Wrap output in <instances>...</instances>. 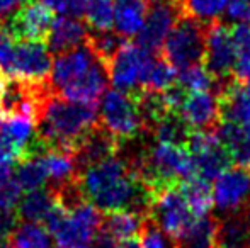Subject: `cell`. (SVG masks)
Segmentation results:
<instances>
[{
    "mask_svg": "<svg viewBox=\"0 0 250 248\" xmlns=\"http://www.w3.org/2000/svg\"><path fill=\"white\" fill-rule=\"evenodd\" d=\"M204 44H206V31L201 22L191 19H181L164 43L165 60L177 70L198 65L204 60Z\"/></svg>",
    "mask_w": 250,
    "mask_h": 248,
    "instance_id": "7",
    "label": "cell"
},
{
    "mask_svg": "<svg viewBox=\"0 0 250 248\" xmlns=\"http://www.w3.org/2000/svg\"><path fill=\"white\" fill-rule=\"evenodd\" d=\"M101 124L118 139L136 138L145 128L136 97L118 89L104 92L101 106Z\"/></svg>",
    "mask_w": 250,
    "mask_h": 248,
    "instance_id": "5",
    "label": "cell"
},
{
    "mask_svg": "<svg viewBox=\"0 0 250 248\" xmlns=\"http://www.w3.org/2000/svg\"><path fill=\"white\" fill-rule=\"evenodd\" d=\"M14 177H16L21 189L26 192L44 187L48 182V173L46 169H44L43 158L41 156H31V158L21 160Z\"/></svg>",
    "mask_w": 250,
    "mask_h": 248,
    "instance_id": "31",
    "label": "cell"
},
{
    "mask_svg": "<svg viewBox=\"0 0 250 248\" xmlns=\"http://www.w3.org/2000/svg\"><path fill=\"white\" fill-rule=\"evenodd\" d=\"M174 248H179V247H174Z\"/></svg>",
    "mask_w": 250,
    "mask_h": 248,
    "instance_id": "51",
    "label": "cell"
},
{
    "mask_svg": "<svg viewBox=\"0 0 250 248\" xmlns=\"http://www.w3.org/2000/svg\"><path fill=\"white\" fill-rule=\"evenodd\" d=\"M29 0H0V17H7Z\"/></svg>",
    "mask_w": 250,
    "mask_h": 248,
    "instance_id": "45",
    "label": "cell"
},
{
    "mask_svg": "<svg viewBox=\"0 0 250 248\" xmlns=\"http://www.w3.org/2000/svg\"><path fill=\"white\" fill-rule=\"evenodd\" d=\"M148 218L170 238H179L196 216L189 208L182 187L172 184L155 189Z\"/></svg>",
    "mask_w": 250,
    "mask_h": 248,
    "instance_id": "6",
    "label": "cell"
},
{
    "mask_svg": "<svg viewBox=\"0 0 250 248\" xmlns=\"http://www.w3.org/2000/svg\"><path fill=\"white\" fill-rule=\"evenodd\" d=\"M142 248H174L170 242V236L167 233L162 231L158 226L145 225L142 231V242H140Z\"/></svg>",
    "mask_w": 250,
    "mask_h": 248,
    "instance_id": "39",
    "label": "cell"
},
{
    "mask_svg": "<svg viewBox=\"0 0 250 248\" xmlns=\"http://www.w3.org/2000/svg\"><path fill=\"white\" fill-rule=\"evenodd\" d=\"M2 121H3V113H2V109H0V124H2Z\"/></svg>",
    "mask_w": 250,
    "mask_h": 248,
    "instance_id": "50",
    "label": "cell"
},
{
    "mask_svg": "<svg viewBox=\"0 0 250 248\" xmlns=\"http://www.w3.org/2000/svg\"><path fill=\"white\" fill-rule=\"evenodd\" d=\"M145 218L129 211H111L104 216L102 228L109 231L116 240H131L142 235L145 228Z\"/></svg>",
    "mask_w": 250,
    "mask_h": 248,
    "instance_id": "28",
    "label": "cell"
},
{
    "mask_svg": "<svg viewBox=\"0 0 250 248\" xmlns=\"http://www.w3.org/2000/svg\"><path fill=\"white\" fill-rule=\"evenodd\" d=\"M179 20H181V5H177L174 0H165L151 5L146 14L145 24L136 36L138 44L148 51L160 50Z\"/></svg>",
    "mask_w": 250,
    "mask_h": 248,
    "instance_id": "14",
    "label": "cell"
},
{
    "mask_svg": "<svg viewBox=\"0 0 250 248\" xmlns=\"http://www.w3.org/2000/svg\"><path fill=\"white\" fill-rule=\"evenodd\" d=\"M228 0H182L181 9L198 22H214L225 16Z\"/></svg>",
    "mask_w": 250,
    "mask_h": 248,
    "instance_id": "33",
    "label": "cell"
},
{
    "mask_svg": "<svg viewBox=\"0 0 250 248\" xmlns=\"http://www.w3.org/2000/svg\"><path fill=\"white\" fill-rule=\"evenodd\" d=\"M12 53H14V39L5 33V29L0 24V70L5 75L7 68L10 65L12 60Z\"/></svg>",
    "mask_w": 250,
    "mask_h": 248,
    "instance_id": "44",
    "label": "cell"
},
{
    "mask_svg": "<svg viewBox=\"0 0 250 248\" xmlns=\"http://www.w3.org/2000/svg\"><path fill=\"white\" fill-rule=\"evenodd\" d=\"M97 60H99V57L94 51V48L89 44V41L73 48V50L58 55V58H56L51 66L50 82H48L51 92L58 94L63 87L68 85L70 82H73L79 75H82Z\"/></svg>",
    "mask_w": 250,
    "mask_h": 248,
    "instance_id": "16",
    "label": "cell"
},
{
    "mask_svg": "<svg viewBox=\"0 0 250 248\" xmlns=\"http://www.w3.org/2000/svg\"><path fill=\"white\" fill-rule=\"evenodd\" d=\"M119 148V139L107 131L102 124H97L89 133L82 136L79 143L73 146V156H75L79 175L85 169L116 155Z\"/></svg>",
    "mask_w": 250,
    "mask_h": 248,
    "instance_id": "17",
    "label": "cell"
},
{
    "mask_svg": "<svg viewBox=\"0 0 250 248\" xmlns=\"http://www.w3.org/2000/svg\"><path fill=\"white\" fill-rule=\"evenodd\" d=\"M114 248H142V245L135 238H131V240H121V243H118Z\"/></svg>",
    "mask_w": 250,
    "mask_h": 248,
    "instance_id": "46",
    "label": "cell"
},
{
    "mask_svg": "<svg viewBox=\"0 0 250 248\" xmlns=\"http://www.w3.org/2000/svg\"><path fill=\"white\" fill-rule=\"evenodd\" d=\"M41 158H43L51 189H58L79 179V167H77L73 152L70 150L51 148Z\"/></svg>",
    "mask_w": 250,
    "mask_h": 248,
    "instance_id": "23",
    "label": "cell"
},
{
    "mask_svg": "<svg viewBox=\"0 0 250 248\" xmlns=\"http://www.w3.org/2000/svg\"><path fill=\"white\" fill-rule=\"evenodd\" d=\"M223 113L221 97L216 90H201V92H188L182 99L177 114L184 124L192 131H208L216 124L220 114Z\"/></svg>",
    "mask_w": 250,
    "mask_h": 248,
    "instance_id": "13",
    "label": "cell"
},
{
    "mask_svg": "<svg viewBox=\"0 0 250 248\" xmlns=\"http://www.w3.org/2000/svg\"><path fill=\"white\" fill-rule=\"evenodd\" d=\"M150 5H155V3H160V2H165V0H146Z\"/></svg>",
    "mask_w": 250,
    "mask_h": 248,
    "instance_id": "49",
    "label": "cell"
},
{
    "mask_svg": "<svg viewBox=\"0 0 250 248\" xmlns=\"http://www.w3.org/2000/svg\"><path fill=\"white\" fill-rule=\"evenodd\" d=\"M109 83V68L104 60H97L89 70L77 76L73 82L65 85L56 95L80 102H97V99L105 92Z\"/></svg>",
    "mask_w": 250,
    "mask_h": 248,
    "instance_id": "18",
    "label": "cell"
},
{
    "mask_svg": "<svg viewBox=\"0 0 250 248\" xmlns=\"http://www.w3.org/2000/svg\"><path fill=\"white\" fill-rule=\"evenodd\" d=\"M44 5H48L51 10L58 12L60 16L66 17H77L85 14L87 0H40Z\"/></svg>",
    "mask_w": 250,
    "mask_h": 248,
    "instance_id": "40",
    "label": "cell"
},
{
    "mask_svg": "<svg viewBox=\"0 0 250 248\" xmlns=\"http://www.w3.org/2000/svg\"><path fill=\"white\" fill-rule=\"evenodd\" d=\"M182 192H184L188 204L191 208L192 214L196 218L208 216L213 208V192H211L209 180H204L201 177H191L184 180L182 184Z\"/></svg>",
    "mask_w": 250,
    "mask_h": 248,
    "instance_id": "29",
    "label": "cell"
},
{
    "mask_svg": "<svg viewBox=\"0 0 250 248\" xmlns=\"http://www.w3.org/2000/svg\"><path fill=\"white\" fill-rule=\"evenodd\" d=\"M97 124L99 114L96 102L70 100L51 94L41 109L38 134L51 148L73 152V146L82 139V136Z\"/></svg>",
    "mask_w": 250,
    "mask_h": 248,
    "instance_id": "2",
    "label": "cell"
},
{
    "mask_svg": "<svg viewBox=\"0 0 250 248\" xmlns=\"http://www.w3.org/2000/svg\"><path fill=\"white\" fill-rule=\"evenodd\" d=\"M218 138L225 145L231 162L242 167L250 165V123L227 121L221 124Z\"/></svg>",
    "mask_w": 250,
    "mask_h": 248,
    "instance_id": "22",
    "label": "cell"
},
{
    "mask_svg": "<svg viewBox=\"0 0 250 248\" xmlns=\"http://www.w3.org/2000/svg\"><path fill=\"white\" fill-rule=\"evenodd\" d=\"M148 14L146 0H114L116 33L123 38H135L140 34Z\"/></svg>",
    "mask_w": 250,
    "mask_h": 248,
    "instance_id": "20",
    "label": "cell"
},
{
    "mask_svg": "<svg viewBox=\"0 0 250 248\" xmlns=\"http://www.w3.org/2000/svg\"><path fill=\"white\" fill-rule=\"evenodd\" d=\"M250 247V206L228 214L218 226V248Z\"/></svg>",
    "mask_w": 250,
    "mask_h": 248,
    "instance_id": "21",
    "label": "cell"
},
{
    "mask_svg": "<svg viewBox=\"0 0 250 248\" xmlns=\"http://www.w3.org/2000/svg\"><path fill=\"white\" fill-rule=\"evenodd\" d=\"M50 53L43 41H17L5 76L27 83H46L53 66Z\"/></svg>",
    "mask_w": 250,
    "mask_h": 248,
    "instance_id": "9",
    "label": "cell"
},
{
    "mask_svg": "<svg viewBox=\"0 0 250 248\" xmlns=\"http://www.w3.org/2000/svg\"><path fill=\"white\" fill-rule=\"evenodd\" d=\"M204 61L214 76H227L233 72L237 61V46L233 31L230 27L213 24L209 31H206Z\"/></svg>",
    "mask_w": 250,
    "mask_h": 248,
    "instance_id": "15",
    "label": "cell"
},
{
    "mask_svg": "<svg viewBox=\"0 0 250 248\" xmlns=\"http://www.w3.org/2000/svg\"><path fill=\"white\" fill-rule=\"evenodd\" d=\"M0 248H14V247L10 242H3V243H0Z\"/></svg>",
    "mask_w": 250,
    "mask_h": 248,
    "instance_id": "48",
    "label": "cell"
},
{
    "mask_svg": "<svg viewBox=\"0 0 250 248\" xmlns=\"http://www.w3.org/2000/svg\"><path fill=\"white\" fill-rule=\"evenodd\" d=\"M235 46H237V61L235 70L240 78H250V24H240L233 31Z\"/></svg>",
    "mask_w": 250,
    "mask_h": 248,
    "instance_id": "37",
    "label": "cell"
},
{
    "mask_svg": "<svg viewBox=\"0 0 250 248\" xmlns=\"http://www.w3.org/2000/svg\"><path fill=\"white\" fill-rule=\"evenodd\" d=\"M19 216L12 211V209H3L0 208V243L7 242L12 236L14 229L19 225Z\"/></svg>",
    "mask_w": 250,
    "mask_h": 248,
    "instance_id": "43",
    "label": "cell"
},
{
    "mask_svg": "<svg viewBox=\"0 0 250 248\" xmlns=\"http://www.w3.org/2000/svg\"><path fill=\"white\" fill-rule=\"evenodd\" d=\"M220 223L209 214L194 218L186 231L177 238L179 248H218Z\"/></svg>",
    "mask_w": 250,
    "mask_h": 248,
    "instance_id": "25",
    "label": "cell"
},
{
    "mask_svg": "<svg viewBox=\"0 0 250 248\" xmlns=\"http://www.w3.org/2000/svg\"><path fill=\"white\" fill-rule=\"evenodd\" d=\"M175 80H177V68L167 60H157V58H153L143 87L146 90H151V92L162 94L170 89V87H174Z\"/></svg>",
    "mask_w": 250,
    "mask_h": 248,
    "instance_id": "34",
    "label": "cell"
},
{
    "mask_svg": "<svg viewBox=\"0 0 250 248\" xmlns=\"http://www.w3.org/2000/svg\"><path fill=\"white\" fill-rule=\"evenodd\" d=\"M5 80H7V76L3 75V72H2V70H0V90H2L3 83H5Z\"/></svg>",
    "mask_w": 250,
    "mask_h": 248,
    "instance_id": "47",
    "label": "cell"
},
{
    "mask_svg": "<svg viewBox=\"0 0 250 248\" xmlns=\"http://www.w3.org/2000/svg\"><path fill=\"white\" fill-rule=\"evenodd\" d=\"M249 248H250V247H249Z\"/></svg>",
    "mask_w": 250,
    "mask_h": 248,
    "instance_id": "52",
    "label": "cell"
},
{
    "mask_svg": "<svg viewBox=\"0 0 250 248\" xmlns=\"http://www.w3.org/2000/svg\"><path fill=\"white\" fill-rule=\"evenodd\" d=\"M9 242L14 248H53L50 229L43 225L29 221L17 225Z\"/></svg>",
    "mask_w": 250,
    "mask_h": 248,
    "instance_id": "30",
    "label": "cell"
},
{
    "mask_svg": "<svg viewBox=\"0 0 250 248\" xmlns=\"http://www.w3.org/2000/svg\"><path fill=\"white\" fill-rule=\"evenodd\" d=\"M21 192L22 189L17 184L16 177L9 179L0 186V208L3 209H14L21 201Z\"/></svg>",
    "mask_w": 250,
    "mask_h": 248,
    "instance_id": "42",
    "label": "cell"
},
{
    "mask_svg": "<svg viewBox=\"0 0 250 248\" xmlns=\"http://www.w3.org/2000/svg\"><path fill=\"white\" fill-rule=\"evenodd\" d=\"M151 61H153L151 51L145 50L140 44L125 43L107 63L109 80L112 82L114 89L135 94L145 83Z\"/></svg>",
    "mask_w": 250,
    "mask_h": 248,
    "instance_id": "8",
    "label": "cell"
},
{
    "mask_svg": "<svg viewBox=\"0 0 250 248\" xmlns=\"http://www.w3.org/2000/svg\"><path fill=\"white\" fill-rule=\"evenodd\" d=\"M87 41L94 48L97 57L105 63L111 61V58L125 44V38L118 33H111V31H96V34H89Z\"/></svg>",
    "mask_w": 250,
    "mask_h": 248,
    "instance_id": "38",
    "label": "cell"
},
{
    "mask_svg": "<svg viewBox=\"0 0 250 248\" xmlns=\"http://www.w3.org/2000/svg\"><path fill=\"white\" fill-rule=\"evenodd\" d=\"M79 184L87 201L101 211H129L143 218L150 214L155 191L126 158L114 155L89 167L79 175Z\"/></svg>",
    "mask_w": 250,
    "mask_h": 248,
    "instance_id": "1",
    "label": "cell"
},
{
    "mask_svg": "<svg viewBox=\"0 0 250 248\" xmlns=\"http://www.w3.org/2000/svg\"><path fill=\"white\" fill-rule=\"evenodd\" d=\"M56 204H58V199L51 187L29 191L17 204V216L29 223L44 221V218L50 214Z\"/></svg>",
    "mask_w": 250,
    "mask_h": 248,
    "instance_id": "24",
    "label": "cell"
},
{
    "mask_svg": "<svg viewBox=\"0 0 250 248\" xmlns=\"http://www.w3.org/2000/svg\"><path fill=\"white\" fill-rule=\"evenodd\" d=\"M128 162L153 191L194 177L191 152L181 143L155 141L138 160Z\"/></svg>",
    "mask_w": 250,
    "mask_h": 248,
    "instance_id": "3",
    "label": "cell"
},
{
    "mask_svg": "<svg viewBox=\"0 0 250 248\" xmlns=\"http://www.w3.org/2000/svg\"><path fill=\"white\" fill-rule=\"evenodd\" d=\"M155 134V141L165 143H181L186 145L189 138V128L184 124V121L179 117L177 113H167L151 126Z\"/></svg>",
    "mask_w": 250,
    "mask_h": 248,
    "instance_id": "32",
    "label": "cell"
},
{
    "mask_svg": "<svg viewBox=\"0 0 250 248\" xmlns=\"http://www.w3.org/2000/svg\"><path fill=\"white\" fill-rule=\"evenodd\" d=\"M102 221L101 209L85 199L68 211L58 202L44 218V226L53 235L56 248H90Z\"/></svg>",
    "mask_w": 250,
    "mask_h": 248,
    "instance_id": "4",
    "label": "cell"
},
{
    "mask_svg": "<svg viewBox=\"0 0 250 248\" xmlns=\"http://www.w3.org/2000/svg\"><path fill=\"white\" fill-rule=\"evenodd\" d=\"M214 78L216 76L211 73V70L206 65H201V63L182 68L177 76L179 85L186 92H201V90L214 89Z\"/></svg>",
    "mask_w": 250,
    "mask_h": 248,
    "instance_id": "35",
    "label": "cell"
},
{
    "mask_svg": "<svg viewBox=\"0 0 250 248\" xmlns=\"http://www.w3.org/2000/svg\"><path fill=\"white\" fill-rule=\"evenodd\" d=\"M36 131H38L36 117L22 113L3 116V121L0 124V134L5 136L9 141H12L22 152V158L26 155V148L29 146V143L38 136Z\"/></svg>",
    "mask_w": 250,
    "mask_h": 248,
    "instance_id": "26",
    "label": "cell"
},
{
    "mask_svg": "<svg viewBox=\"0 0 250 248\" xmlns=\"http://www.w3.org/2000/svg\"><path fill=\"white\" fill-rule=\"evenodd\" d=\"M186 145L191 152L196 177H201L204 180H214L230 167L231 158L218 134H213L209 131H194L192 134H189Z\"/></svg>",
    "mask_w": 250,
    "mask_h": 248,
    "instance_id": "11",
    "label": "cell"
},
{
    "mask_svg": "<svg viewBox=\"0 0 250 248\" xmlns=\"http://www.w3.org/2000/svg\"><path fill=\"white\" fill-rule=\"evenodd\" d=\"M225 17L235 26L250 24V0H228Z\"/></svg>",
    "mask_w": 250,
    "mask_h": 248,
    "instance_id": "41",
    "label": "cell"
},
{
    "mask_svg": "<svg viewBox=\"0 0 250 248\" xmlns=\"http://www.w3.org/2000/svg\"><path fill=\"white\" fill-rule=\"evenodd\" d=\"M53 20L50 7L29 0L12 16L5 17L2 27L14 41H43L50 33Z\"/></svg>",
    "mask_w": 250,
    "mask_h": 248,
    "instance_id": "12",
    "label": "cell"
},
{
    "mask_svg": "<svg viewBox=\"0 0 250 248\" xmlns=\"http://www.w3.org/2000/svg\"><path fill=\"white\" fill-rule=\"evenodd\" d=\"M89 29L77 17L62 16L53 20L51 29L46 36V46L51 53L62 55L85 43L89 38Z\"/></svg>",
    "mask_w": 250,
    "mask_h": 248,
    "instance_id": "19",
    "label": "cell"
},
{
    "mask_svg": "<svg viewBox=\"0 0 250 248\" xmlns=\"http://www.w3.org/2000/svg\"><path fill=\"white\" fill-rule=\"evenodd\" d=\"M223 116L231 123H250V78L242 85H231L221 97Z\"/></svg>",
    "mask_w": 250,
    "mask_h": 248,
    "instance_id": "27",
    "label": "cell"
},
{
    "mask_svg": "<svg viewBox=\"0 0 250 248\" xmlns=\"http://www.w3.org/2000/svg\"><path fill=\"white\" fill-rule=\"evenodd\" d=\"M85 17L94 31H109L114 24L112 0H87Z\"/></svg>",
    "mask_w": 250,
    "mask_h": 248,
    "instance_id": "36",
    "label": "cell"
},
{
    "mask_svg": "<svg viewBox=\"0 0 250 248\" xmlns=\"http://www.w3.org/2000/svg\"><path fill=\"white\" fill-rule=\"evenodd\" d=\"M213 208L228 216L250 206V172L245 167H228L211 184Z\"/></svg>",
    "mask_w": 250,
    "mask_h": 248,
    "instance_id": "10",
    "label": "cell"
}]
</instances>
